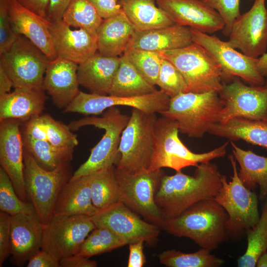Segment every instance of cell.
I'll return each instance as SVG.
<instances>
[{
    "instance_id": "cell-1",
    "label": "cell",
    "mask_w": 267,
    "mask_h": 267,
    "mask_svg": "<svg viewBox=\"0 0 267 267\" xmlns=\"http://www.w3.org/2000/svg\"><path fill=\"white\" fill-rule=\"evenodd\" d=\"M222 175L210 161L199 164L193 176L181 171L164 174L155 197L164 220L178 216L200 201L214 199L222 187Z\"/></svg>"
},
{
    "instance_id": "cell-2",
    "label": "cell",
    "mask_w": 267,
    "mask_h": 267,
    "mask_svg": "<svg viewBox=\"0 0 267 267\" xmlns=\"http://www.w3.org/2000/svg\"><path fill=\"white\" fill-rule=\"evenodd\" d=\"M228 215L214 199L193 204L178 216L164 220L162 229L178 237L191 239L210 251L228 240Z\"/></svg>"
},
{
    "instance_id": "cell-3",
    "label": "cell",
    "mask_w": 267,
    "mask_h": 267,
    "mask_svg": "<svg viewBox=\"0 0 267 267\" xmlns=\"http://www.w3.org/2000/svg\"><path fill=\"white\" fill-rule=\"evenodd\" d=\"M178 123L162 116L156 122L153 154L148 171L169 168L176 172L185 167H197L199 164L223 157L229 141L210 151L196 153L192 152L178 136Z\"/></svg>"
},
{
    "instance_id": "cell-4",
    "label": "cell",
    "mask_w": 267,
    "mask_h": 267,
    "mask_svg": "<svg viewBox=\"0 0 267 267\" xmlns=\"http://www.w3.org/2000/svg\"><path fill=\"white\" fill-rule=\"evenodd\" d=\"M222 108L217 91L187 92L170 98L168 109L159 113L176 121L180 133L200 138L220 123Z\"/></svg>"
},
{
    "instance_id": "cell-5",
    "label": "cell",
    "mask_w": 267,
    "mask_h": 267,
    "mask_svg": "<svg viewBox=\"0 0 267 267\" xmlns=\"http://www.w3.org/2000/svg\"><path fill=\"white\" fill-rule=\"evenodd\" d=\"M130 117L113 106L108 108L101 117L87 116L69 123L68 126L72 131L85 126H93L105 131L101 140L91 150L87 160L74 173L71 178L88 175L116 165L119 158L118 148L121 136Z\"/></svg>"
},
{
    "instance_id": "cell-6",
    "label": "cell",
    "mask_w": 267,
    "mask_h": 267,
    "mask_svg": "<svg viewBox=\"0 0 267 267\" xmlns=\"http://www.w3.org/2000/svg\"><path fill=\"white\" fill-rule=\"evenodd\" d=\"M157 119L155 113H148L133 108L121 136L119 158L116 167L117 169L130 174L148 170L153 152Z\"/></svg>"
},
{
    "instance_id": "cell-7",
    "label": "cell",
    "mask_w": 267,
    "mask_h": 267,
    "mask_svg": "<svg viewBox=\"0 0 267 267\" xmlns=\"http://www.w3.org/2000/svg\"><path fill=\"white\" fill-rule=\"evenodd\" d=\"M233 175L230 181L222 175V187L214 199L228 215L226 230L229 238L237 239L246 231L254 227L260 219L256 194L241 180L237 170L236 161L233 155L228 156Z\"/></svg>"
},
{
    "instance_id": "cell-8",
    "label": "cell",
    "mask_w": 267,
    "mask_h": 267,
    "mask_svg": "<svg viewBox=\"0 0 267 267\" xmlns=\"http://www.w3.org/2000/svg\"><path fill=\"white\" fill-rule=\"evenodd\" d=\"M25 187L27 198L45 224L53 215L55 205L63 186L73 174L70 163L52 170L40 167L34 158L24 150Z\"/></svg>"
},
{
    "instance_id": "cell-9",
    "label": "cell",
    "mask_w": 267,
    "mask_h": 267,
    "mask_svg": "<svg viewBox=\"0 0 267 267\" xmlns=\"http://www.w3.org/2000/svg\"><path fill=\"white\" fill-rule=\"evenodd\" d=\"M183 76L188 92H219L222 87L221 69L202 46L192 43L180 48L159 52Z\"/></svg>"
},
{
    "instance_id": "cell-10",
    "label": "cell",
    "mask_w": 267,
    "mask_h": 267,
    "mask_svg": "<svg viewBox=\"0 0 267 267\" xmlns=\"http://www.w3.org/2000/svg\"><path fill=\"white\" fill-rule=\"evenodd\" d=\"M0 57V65L10 78L12 88H43L44 75L50 60L26 37L20 35Z\"/></svg>"
},
{
    "instance_id": "cell-11",
    "label": "cell",
    "mask_w": 267,
    "mask_h": 267,
    "mask_svg": "<svg viewBox=\"0 0 267 267\" xmlns=\"http://www.w3.org/2000/svg\"><path fill=\"white\" fill-rule=\"evenodd\" d=\"M219 94L223 104L220 123L236 117L267 122V77L263 85H247L239 77L222 75Z\"/></svg>"
},
{
    "instance_id": "cell-12",
    "label": "cell",
    "mask_w": 267,
    "mask_h": 267,
    "mask_svg": "<svg viewBox=\"0 0 267 267\" xmlns=\"http://www.w3.org/2000/svg\"><path fill=\"white\" fill-rule=\"evenodd\" d=\"M121 201L146 220L162 229L164 220L155 200L164 172L161 169L130 174L117 169Z\"/></svg>"
},
{
    "instance_id": "cell-13",
    "label": "cell",
    "mask_w": 267,
    "mask_h": 267,
    "mask_svg": "<svg viewBox=\"0 0 267 267\" xmlns=\"http://www.w3.org/2000/svg\"><path fill=\"white\" fill-rule=\"evenodd\" d=\"M96 227L87 216L53 215L44 225L42 250L59 261L76 255L88 234Z\"/></svg>"
},
{
    "instance_id": "cell-14",
    "label": "cell",
    "mask_w": 267,
    "mask_h": 267,
    "mask_svg": "<svg viewBox=\"0 0 267 267\" xmlns=\"http://www.w3.org/2000/svg\"><path fill=\"white\" fill-rule=\"evenodd\" d=\"M193 42L205 48L222 70V75L235 76L251 85H263L266 78L259 72L258 58L238 52L227 42L190 28Z\"/></svg>"
},
{
    "instance_id": "cell-15",
    "label": "cell",
    "mask_w": 267,
    "mask_h": 267,
    "mask_svg": "<svg viewBox=\"0 0 267 267\" xmlns=\"http://www.w3.org/2000/svg\"><path fill=\"white\" fill-rule=\"evenodd\" d=\"M170 100V97L161 89L148 94L131 97L88 93L80 90L63 112L97 115L110 107L120 105L132 107L148 113H156L167 110Z\"/></svg>"
},
{
    "instance_id": "cell-16",
    "label": "cell",
    "mask_w": 267,
    "mask_h": 267,
    "mask_svg": "<svg viewBox=\"0 0 267 267\" xmlns=\"http://www.w3.org/2000/svg\"><path fill=\"white\" fill-rule=\"evenodd\" d=\"M227 43L232 47L253 58H259L267 49V8L265 0H254L251 8L234 21Z\"/></svg>"
},
{
    "instance_id": "cell-17",
    "label": "cell",
    "mask_w": 267,
    "mask_h": 267,
    "mask_svg": "<svg viewBox=\"0 0 267 267\" xmlns=\"http://www.w3.org/2000/svg\"><path fill=\"white\" fill-rule=\"evenodd\" d=\"M90 218L96 227L112 231L129 244L142 240L153 245L157 242L161 229L157 225L142 220L122 202L98 211Z\"/></svg>"
},
{
    "instance_id": "cell-18",
    "label": "cell",
    "mask_w": 267,
    "mask_h": 267,
    "mask_svg": "<svg viewBox=\"0 0 267 267\" xmlns=\"http://www.w3.org/2000/svg\"><path fill=\"white\" fill-rule=\"evenodd\" d=\"M22 123L12 119L0 121V163L19 197L26 201Z\"/></svg>"
},
{
    "instance_id": "cell-19",
    "label": "cell",
    "mask_w": 267,
    "mask_h": 267,
    "mask_svg": "<svg viewBox=\"0 0 267 267\" xmlns=\"http://www.w3.org/2000/svg\"><path fill=\"white\" fill-rule=\"evenodd\" d=\"M177 24L212 34L222 30L224 23L220 14L202 0H156Z\"/></svg>"
},
{
    "instance_id": "cell-20",
    "label": "cell",
    "mask_w": 267,
    "mask_h": 267,
    "mask_svg": "<svg viewBox=\"0 0 267 267\" xmlns=\"http://www.w3.org/2000/svg\"><path fill=\"white\" fill-rule=\"evenodd\" d=\"M57 57L78 65L98 50L97 38L82 28L73 30L63 19L48 24Z\"/></svg>"
},
{
    "instance_id": "cell-21",
    "label": "cell",
    "mask_w": 267,
    "mask_h": 267,
    "mask_svg": "<svg viewBox=\"0 0 267 267\" xmlns=\"http://www.w3.org/2000/svg\"><path fill=\"white\" fill-rule=\"evenodd\" d=\"M44 225L37 213L11 216L10 255L13 264L23 266L42 249Z\"/></svg>"
},
{
    "instance_id": "cell-22",
    "label": "cell",
    "mask_w": 267,
    "mask_h": 267,
    "mask_svg": "<svg viewBox=\"0 0 267 267\" xmlns=\"http://www.w3.org/2000/svg\"><path fill=\"white\" fill-rule=\"evenodd\" d=\"M8 15L14 31L25 36L36 45L49 60L57 57L48 29L49 21L20 4L8 0Z\"/></svg>"
},
{
    "instance_id": "cell-23",
    "label": "cell",
    "mask_w": 267,
    "mask_h": 267,
    "mask_svg": "<svg viewBox=\"0 0 267 267\" xmlns=\"http://www.w3.org/2000/svg\"><path fill=\"white\" fill-rule=\"evenodd\" d=\"M78 64L57 57L50 60L44 77L43 88L58 109H65L80 91L77 78Z\"/></svg>"
},
{
    "instance_id": "cell-24",
    "label": "cell",
    "mask_w": 267,
    "mask_h": 267,
    "mask_svg": "<svg viewBox=\"0 0 267 267\" xmlns=\"http://www.w3.org/2000/svg\"><path fill=\"white\" fill-rule=\"evenodd\" d=\"M192 43L190 28L175 24L149 30H136L126 50L160 52L184 47Z\"/></svg>"
},
{
    "instance_id": "cell-25",
    "label": "cell",
    "mask_w": 267,
    "mask_h": 267,
    "mask_svg": "<svg viewBox=\"0 0 267 267\" xmlns=\"http://www.w3.org/2000/svg\"><path fill=\"white\" fill-rule=\"evenodd\" d=\"M120 59V57L108 56L96 52L78 65L77 74L79 85L90 93L108 94Z\"/></svg>"
},
{
    "instance_id": "cell-26",
    "label": "cell",
    "mask_w": 267,
    "mask_h": 267,
    "mask_svg": "<svg viewBox=\"0 0 267 267\" xmlns=\"http://www.w3.org/2000/svg\"><path fill=\"white\" fill-rule=\"evenodd\" d=\"M44 90L16 88L0 96V121L12 119L24 123L42 114L46 99Z\"/></svg>"
},
{
    "instance_id": "cell-27",
    "label": "cell",
    "mask_w": 267,
    "mask_h": 267,
    "mask_svg": "<svg viewBox=\"0 0 267 267\" xmlns=\"http://www.w3.org/2000/svg\"><path fill=\"white\" fill-rule=\"evenodd\" d=\"M136 30L122 9L117 14L103 19L96 33L98 52L119 57L126 51Z\"/></svg>"
},
{
    "instance_id": "cell-28",
    "label": "cell",
    "mask_w": 267,
    "mask_h": 267,
    "mask_svg": "<svg viewBox=\"0 0 267 267\" xmlns=\"http://www.w3.org/2000/svg\"><path fill=\"white\" fill-rule=\"evenodd\" d=\"M98 210L92 202L89 175L71 178L58 196L53 215L91 217Z\"/></svg>"
},
{
    "instance_id": "cell-29",
    "label": "cell",
    "mask_w": 267,
    "mask_h": 267,
    "mask_svg": "<svg viewBox=\"0 0 267 267\" xmlns=\"http://www.w3.org/2000/svg\"><path fill=\"white\" fill-rule=\"evenodd\" d=\"M68 125L54 119L47 114H41L23 124L22 134L47 141L58 147L74 148L78 144L77 136Z\"/></svg>"
},
{
    "instance_id": "cell-30",
    "label": "cell",
    "mask_w": 267,
    "mask_h": 267,
    "mask_svg": "<svg viewBox=\"0 0 267 267\" xmlns=\"http://www.w3.org/2000/svg\"><path fill=\"white\" fill-rule=\"evenodd\" d=\"M208 133L229 141L243 140L267 149V121L236 117L215 124Z\"/></svg>"
},
{
    "instance_id": "cell-31",
    "label": "cell",
    "mask_w": 267,
    "mask_h": 267,
    "mask_svg": "<svg viewBox=\"0 0 267 267\" xmlns=\"http://www.w3.org/2000/svg\"><path fill=\"white\" fill-rule=\"evenodd\" d=\"M121 8L138 31L149 30L176 23L156 0H121Z\"/></svg>"
},
{
    "instance_id": "cell-32",
    "label": "cell",
    "mask_w": 267,
    "mask_h": 267,
    "mask_svg": "<svg viewBox=\"0 0 267 267\" xmlns=\"http://www.w3.org/2000/svg\"><path fill=\"white\" fill-rule=\"evenodd\" d=\"M230 141L233 155L240 167L238 173L241 180L251 190L259 185L260 199L264 200L267 196V157L244 150Z\"/></svg>"
},
{
    "instance_id": "cell-33",
    "label": "cell",
    "mask_w": 267,
    "mask_h": 267,
    "mask_svg": "<svg viewBox=\"0 0 267 267\" xmlns=\"http://www.w3.org/2000/svg\"><path fill=\"white\" fill-rule=\"evenodd\" d=\"M108 95L131 97L153 93L157 89L147 81L124 54Z\"/></svg>"
},
{
    "instance_id": "cell-34",
    "label": "cell",
    "mask_w": 267,
    "mask_h": 267,
    "mask_svg": "<svg viewBox=\"0 0 267 267\" xmlns=\"http://www.w3.org/2000/svg\"><path fill=\"white\" fill-rule=\"evenodd\" d=\"M88 175L92 202L98 211L121 202L114 165L103 168Z\"/></svg>"
},
{
    "instance_id": "cell-35",
    "label": "cell",
    "mask_w": 267,
    "mask_h": 267,
    "mask_svg": "<svg viewBox=\"0 0 267 267\" xmlns=\"http://www.w3.org/2000/svg\"><path fill=\"white\" fill-rule=\"evenodd\" d=\"M24 150L28 152L38 165L46 170L70 163L74 148L55 146L50 143L22 134Z\"/></svg>"
},
{
    "instance_id": "cell-36",
    "label": "cell",
    "mask_w": 267,
    "mask_h": 267,
    "mask_svg": "<svg viewBox=\"0 0 267 267\" xmlns=\"http://www.w3.org/2000/svg\"><path fill=\"white\" fill-rule=\"evenodd\" d=\"M201 248L197 252L186 253L175 249L164 251L158 255L159 262L168 267H219L224 261Z\"/></svg>"
},
{
    "instance_id": "cell-37",
    "label": "cell",
    "mask_w": 267,
    "mask_h": 267,
    "mask_svg": "<svg viewBox=\"0 0 267 267\" xmlns=\"http://www.w3.org/2000/svg\"><path fill=\"white\" fill-rule=\"evenodd\" d=\"M247 246L237 260L238 267H254L262 254L267 250V200L258 223L246 231Z\"/></svg>"
},
{
    "instance_id": "cell-38",
    "label": "cell",
    "mask_w": 267,
    "mask_h": 267,
    "mask_svg": "<svg viewBox=\"0 0 267 267\" xmlns=\"http://www.w3.org/2000/svg\"><path fill=\"white\" fill-rule=\"evenodd\" d=\"M62 19L70 27L85 29L94 35L103 20L91 0H72Z\"/></svg>"
},
{
    "instance_id": "cell-39",
    "label": "cell",
    "mask_w": 267,
    "mask_h": 267,
    "mask_svg": "<svg viewBox=\"0 0 267 267\" xmlns=\"http://www.w3.org/2000/svg\"><path fill=\"white\" fill-rule=\"evenodd\" d=\"M126 245L129 243L126 239L112 231L96 227L84 240L76 254L89 258Z\"/></svg>"
},
{
    "instance_id": "cell-40",
    "label": "cell",
    "mask_w": 267,
    "mask_h": 267,
    "mask_svg": "<svg viewBox=\"0 0 267 267\" xmlns=\"http://www.w3.org/2000/svg\"><path fill=\"white\" fill-rule=\"evenodd\" d=\"M0 209L11 216L36 213L32 202L21 199L5 171L0 167Z\"/></svg>"
},
{
    "instance_id": "cell-41",
    "label": "cell",
    "mask_w": 267,
    "mask_h": 267,
    "mask_svg": "<svg viewBox=\"0 0 267 267\" xmlns=\"http://www.w3.org/2000/svg\"><path fill=\"white\" fill-rule=\"evenodd\" d=\"M123 54L147 81L156 85L163 58L159 52L129 49Z\"/></svg>"
},
{
    "instance_id": "cell-42",
    "label": "cell",
    "mask_w": 267,
    "mask_h": 267,
    "mask_svg": "<svg viewBox=\"0 0 267 267\" xmlns=\"http://www.w3.org/2000/svg\"><path fill=\"white\" fill-rule=\"evenodd\" d=\"M156 85L170 98L188 92L186 83L181 73L164 57L162 60Z\"/></svg>"
},
{
    "instance_id": "cell-43",
    "label": "cell",
    "mask_w": 267,
    "mask_h": 267,
    "mask_svg": "<svg viewBox=\"0 0 267 267\" xmlns=\"http://www.w3.org/2000/svg\"><path fill=\"white\" fill-rule=\"evenodd\" d=\"M206 4L216 10L222 17L224 26L223 34L228 37L232 24L241 14L240 0H203Z\"/></svg>"
},
{
    "instance_id": "cell-44",
    "label": "cell",
    "mask_w": 267,
    "mask_h": 267,
    "mask_svg": "<svg viewBox=\"0 0 267 267\" xmlns=\"http://www.w3.org/2000/svg\"><path fill=\"white\" fill-rule=\"evenodd\" d=\"M8 8V0H0V54L7 50L20 35L12 28Z\"/></svg>"
},
{
    "instance_id": "cell-45",
    "label": "cell",
    "mask_w": 267,
    "mask_h": 267,
    "mask_svg": "<svg viewBox=\"0 0 267 267\" xmlns=\"http://www.w3.org/2000/svg\"><path fill=\"white\" fill-rule=\"evenodd\" d=\"M11 218L8 214L0 212V267L10 255Z\"/></svg>"
},
{
    "instance_id": "cell-46",
    "label": "cell",
    "mask_w": 267,
    "mask_h": 267,
    "mask_svg": "<svg viewBox=\"0 0 267 267\" xmlns=\"http://www.w3.org/2000/svg\"><path fill=\"white\" fill-rule=\"evenodd\" d=\"M100 16L107 19L118 13L122 9L116 0H91Z\"/></svg>"
},
{
    "instance_id": "cell-47",
    "label": "cell",
    "mask_w": 267,
    "mask_h": 267,
    "mask_svg": "<svg viewBox=\"0 0 267 267\" xmlns=\"http://www.w3.org/2000/svg\"><path fill=\"white\" fill-rule=\"evenodd\" d=\"M143 241H139L129 244V256L128 267H142L146 262L143 253Z\"/></svg>"
},
{
    "instance_id": "cell-48",
    "label": "cell",
    "mask_w": 267,
    "mask_h": 267,
    "mask_svg": "<svg viewBox=\"0 0 267 267\" xmlns=\"http://www.w3.org/2000/svg\"><path fill=\"white\" fill-rule=\"evenodd\" d=\"M72 0H49L45 19L50 22L62 19Z\"/></svg>"
},
{
    "instance_id": "cell-49",
    "label": "cell",
    "mask_w": 267,
    "mask_h": 267,
    "mask_svg": "<svg viewBox=\"0 0 267 267\" xmlns=\"http://www.w3.org/2000/svg\"><path fill=\"white\" fill-rule=\"evenodd\" d=\"M27 267H59L60 261L50 253L42 249L28 262Z\"/></svg>"
},
{
    "instance_id": "cell-50",
    "label": "cell",
    "mask_w": 267,
    "mask_h": 267,
    "mask_svg": "<svg viewBox=\"0 0 267 267\" xmlns=\"http://www.w3.org/2000/svg\"><path fill=\"white\" fill-rule=\"evenodd\" d=\"M61 267H96L97 263L78 255H72L60 261Z\"/></svg>"
},
{
    "instance_id": "cell-51",
    "label": "cell",
    "mask_w": 267,
    "mask_h": 267,
    "mask_svg": "<svg viewBox=\"0 0 267 267\" xmlns=\"http://www.w3.org/2000/svg\"><path fill=\"white\" fill-rule=\"evenodd\" d=\"M20 4L45 19L49 0H16Z\"/></svg>"
},
{
    "instance_id": "cell-52",
    "label": "cell",
    "mask_w": 267,
    "mask_h": 267,
    "mask_svg": "<svg viewBox=\"0 0 267 267\" xmlns=\"http://www.w3.org/2000/svg\"><path fill=\"white\" fill-rule=\"evenodd\" d=\"M12 87V83L10 78L0 65V96L10 92Z\"/></svg>"
},
{
    "instance_id": "cell-53",
    "label": "cell",
    "mask_w": 267,
    "mask_h": 267,
    "mask_svg": "<svg viewBox=\"0 0 267 267\" xmlns=\"http://www.w3.org/2000/svg\"><path fill=\"white\" fill-rule=\"evenodd\" d=\"M258 70L264 77H267V53L258 58L257 64Z\"/></svg>"
},
{
    "instance_id": "cell-54",
    "label": "cell",
    "mask_w": 267,
    "mask_h": 267,
    "mask_svg": "<svg viewBox=\"0 0 267 267\" xmlns=\"http://www.w3.org/2000/svg\"><path fill=\"white\" fill-rule=\"evenodd\" d=\"M256 266L257 267H267V251L264 252L258 258Z\"/></svg>"
},
{
    "instance_id": "cell-55",
    "label": "cell",
    "mask_w": 267,
    "mask_h": 267,
    "mask_svg": "<svg viewBox=\"0 0 267 267\" xmlns=\"http://www.w3.org/2000/svg\"><path fill=\"white\" fill-rule=\"evenodd\" d=\"M117 0V1H120L121 0Z\"/></svg>"
},
{
    "instance_id": "cell-56",
    "label": "cell",
    "mask_w": 267,
    "mask_h": 267,
    "mask_svg": "<svg viewBox=\"0 0 267 267\" xmlns=\"http://www.w3.org/2000/svg\"></svg>"
},
{
    "instance_id": "cell-57",
    "label": "cell",
    "mask_w": 267,
    "mask_h": 267,
    "mask_svg": "<svg viewBox=\"0 0 267 267\" xmlns=\"http://www.w3.org/2000/svg\"></svg>"
}]
</instances>
